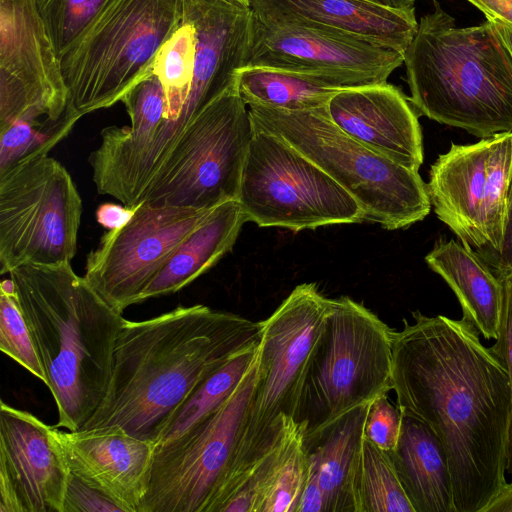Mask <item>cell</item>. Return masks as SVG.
Returning a JSON list of instances; mask_svg holds the SVG:
<instances>
[{"mask_svg": "<svg viewBox=\"0 0 512 512\" xmlns=\"http://www.w3.org/2000/svg\"><path fill=\"white\" fill-rule=\"evenodd\" d=\"M403 54L336 29L252 12L244 67L366 74L387 82Z\"/></svg>", "mask_w": 512, "mask_h": 512, "instance_id": "16", "label": "cell"}, {"mask_svg": "<svg viewBox=\"0 0 512 512\" xmlns=\"http://www.w3.org/2000/svg\"><path fill=\"white\" fill-rule=\"evenodd\" d=\"M480 11L487 20H500L512 25V0H467Z\"/></svg>", "mask_w": 512, "mask_h": 512, "instance_id": "40", "label": "cell"}, {"mask_svg": "<svg viewBox=\"0 0 512 512\" xmlns=\"http://www.w3.org/2000/svg\"><path fill=\"white\" fill-rule=\"evenodd\" d=\"M371 75L290 71L269 67H244L237 71L238 92L248 105L281 110H307L326 106L338 92L382 84Z\"/></svg>", "mask_w": 512, "mask_h": 512, "instance_id": "25", "label": "cell"}, {"mask_svg": "<svg viewBox=\"0 0 512 512\" xmlns=\"http://www.w3.org/2000/svg\"><path fill=\"white\" fill-rule=\"evenodd\" d=\"M197 36L192 21L184 15L171 36L162 44L152 64L165 92L163 122L175 121L189 96L196 55Z\"/></svg>", "mask_w": 512, "mask_h": 512, "instance_id": "29", "label": "cell"}, {"mask_svg": "<svg viewBox=\"0 0 512 512\" xmlns=\"http://www.w3.org/2000/svg\"><path fill=\"white\" fill-rule=\"evenodd\" d=\"M237 201L248 221L293 231L364 221L358 202L282 138L254 130Z\"/></svg>", "mask_w": 512, "mask_h": 512, "instance_id": "12", "label": "cell"}, {"mask_svg": "<svg viewBox=\"0 0 512 512\" xmlns=\"http://www.w3.org/2000/svg\"><path fill=\"white\" fill-rule=\"evenodd\" d=\"M371 403L334 422L310 446V471L316 474L324 512H355L354 487Z\"/></svg>", "mask_w": 512, "mask_h": 512, "instance_id": "26", "label": "cell"}, {"mask_svg": "<svg viewBox=\"0 0 512 512\" xmlns=\"http://www.w3.org/2000/svg\"><path fill=\"white\" fill-rule=\"evenodd\" d=\"M0 350L46 385L47 377L11 278L0 284Z\"/></svg>", "mask_w": 512, "mask_h": 512, "instance_id": "31", "label": "cell"}, {"mask_svg": "<svg viewBox=\"0 0 512 512\" xmlns=\"http://www.w3.org/2000/svg\"><path fill=\"white\" fill-rule=\"evenodd\" d=\"M124 512L101 491L70 473L63 501V512Z\"/></svg>", "mask_w": 512, "mask_h": 512, "instance_id": "36", "label": "cell"}, {"mask_svg": "<svg viewBox=\"0 0 512 512\" xmlns=\"http://www.w3.org/2000/svg\"><path fill=\"white\" fill-rule=\"evenodd\" d=\"M184 0H113L60 57L75 120L108 108L152 73L157 51L183 20Z\"/></svg>", "mask_w": 512, "mask_h": 512, "instance_id": "6", "label": "cell"}, {"mask_svg": "<svg viewBox=\"0 0 512 512\" xmlns=\"http://www.w3.org/2000/svg\"><path fill=\"white\" fill-rule=\"evenodd\" d=\"M213 209L139 204L125 226L108 230L87 255L83 277L105 302L123 313L137 304L178 246Z\"/></svg>", "mask_w": 512, "mask_h": 512, "instance_id": "15", "label": "cell"}, {"mask_svg": "<svg viewBox=\"0 0 512 512\" xmlns=\"http://www.w3.org/2000/svg\"><path fill=\"white\" fill-rule=\"evenodd\" d=\"M54 426L0 404V512H63L70 475Z\"/></svg>", "mask_w": 512, "mask_h": 512, "instance_id": "17", "label": "cell"}, {"mask_svg": "<svg viewBox=\"0 0 512 512\" xmlns=\"http://www.w3.org/2000/svg\"><path fill=\"white\" fill-rule=\"evenodd\" d=\"M480 512H512V482L503 484Z\"/></svg>", "mask_w": 512, "mask_h": 512, "instance_id": "41", "label": "cell"}, {"mask_svg": "<svg viewBox=\"0 0 512 512\" xmlns=\"http://www.w3.org/2000/svg\"><path fill=\"white\" fill-rule=\"evenodd\" d=\"M334 124L374 152L418 172L423 142L405 95L387 82L342 90L326 105Z\"/></svg>", "mask_w": 512, "mask_h": 512, "instance_id": "20", "label": "cell"}, {"mask_svg": "<svg viewBox=\"0 0 512 512\" xmlns=\"http://www.w3.org/2000/svg\"><path fill=\"white\" fill-rule=\"evenodd\" d=\"M136 207H128L115 203H102L96 209V221L108 230L119 229L125 226L134 216Z\"/></svg>", "mask_w": 512, "mask_h": 512, "instance_id": "38", "label": "cell"}, {"mask_svg": "<svg viewBox=\"0 0 512 512\" xmlns=\"http://www.w3.org/2000/svg\"><path fill=\"white\" fill-rule=\"evenodd\" d=\"M355 512H415L388 452L364 437L354 487Z\"/></svg>", "mask_w": 512, "mask_h": 512, "instance_id": "28", "label": "cell"}, {"mask_svg": "<svg viewBox=\"0 0 512 512\" xmlns=\"http://www.w3.org/2000/svg\"><path fill=\"white\" fill-rule=\"evenodd\" d=\"M262 17L295 19L356 35L400 52L414 38L415 9H395L372 0H249Z\"/></svg>", "mask_w": 512, "mask_h": 512, "instance_id": "21", "label": "cell"}, {"mask_svg": "<svg viewBox=\"0 0 512 512\" xmlns=\"http://www.w3.org/2000/svg\"><path fill=\"white\" fill-rule=\"evenodd\" d=\"M478 255L500 279L512 277V175L507 196L505 223L500 246L494 252Z\"/></svg>", "mask_w": 512, "mask_h": 512, "instance_id": "37", "label": "cell"}, {"mask_svg": "<svg viewBox=\"0 0 512 512\" xmlns=\"http://www.w3.org/2000/svg\"><path fill=\"white\" fill-rule=\"evenodd\" d=\"M374 2L380 3L384 6L395 8V9H409L414 7L416 0H373Z\"/></svg>", "mask_w": 512, "mask_h": 512, "instance_id": "43", "label": "cell"}, {"mask_svg": "<svg viewBox=\"0 0 512 512\" xmlns=\"http://www.w3.org/2000/svg\"><path fill=\"white\" fill-rule=\"evenodd\" d=\"M329 307L330 298L323 296L315 283H304L260 322L258 382L235 466L220 497L275 438L286 417L298 422L303 385Z\"/></svg>", "mask_w": 512, "mask_h": 512, "instance_id": "9", "label": "cell"}, {"mask_svg": "<svg viewBox=\"0 0 512 512\" xmlns=\"http://www.w3.org/2000/svg\"><path fill=\"white\" fill-rule=\"evenodd\" d=\"M67 107L60 59L35 0H0V131L16 121L74 126Z\"/></svg>", "mask_w": 512, "mask_h": 512, "instance_id": "14", "label": "cell"}, {"mask_svg": "<svg viewBox=\"0 0 512 512\" xmlns=\"http://www.w3.org/2000/svg\"><path fill=\"white\" fill-rule=\"evenodd\" d=\"M247 217L237 200L215 207L178 246L140 294L137 304L178 292L212 268L234 246Z\"/></svg>", "mask_w": 512, "mask_h": 512, "instance_id": "24", "label": "cell"}, {"mask_svg": "<svg viewBox=\"0 0 512 512\" xmlns=\"http://www.w3.org/2000/svg\"><path fill=\"white\" fill-rule=\"evenodd\" d=\"M373 1V0H372Z\"/></svg>", "mask_w": 512, "mask_h": 512, "instance_id": "45", "label": "cell"}, {"mask_svg": "<svg viewBox=\"0 0 512 512\" xmlns=\"http://www.w3.org/2000/svg\"><path fill=\"white\" fill-rule=\"evenodd\" d=\"M501 280L504 286V302L500 332L490 349L502 361L509 377L511 409L506 441V472L512 475V277Z\"/></svg>", "mask_w": 512, "mask_h": 512, "instance_id": "35", "label": "cell"}, {"mask_svg": "<svg viewBox=\"0 0 512 512\" xmlns=\"http://www.w3.org/2000/svg\"><path fill=\"white\" fill-rule=\"evenodd\" d=\"M391 329L392 390L397 405L441 441L456 512H480L506 483L511 409L508 372L462 317L412 312Z\"/></svg>", "mask_w": 512, "mask_h": 512, "instance_id": "1", "label": "cell"}, {"mask_svg": "<svg viewBox=\"0 0 512 512\" xmlns=\"http://www.w3.org/2000/svg\"><path fill=\"white\" fill-rule=\"evenodd\" d=\"M491 22L495 25L503 42L505 43L506 47L508 48L509 52L512 55V25L500 20H493Z\"/></svg>", "mask_w": 512, "mask_h": 512, "instance_id": "42", "label": "cell"}, {"mask_svg": "<svg viewBox=\"0 0 512 512\" xmlns=\"http://www.w3.org/2000/svg\"><path fill=\"white\" fill-rule=\"evenodd\" d=\"M184 15L195 26L197 45L192 86L181 114L166 122L178 139L200 112L236 82L248 49L252 10L235 0H184Z\"/></svg>", "mask_w": 512, "mask_h": 512, "instance_id": "18", "label": "cell"}, {"mask_svg": "<svg viewBox=\"0 0 512 512\" xmlns=\"http://www.w3.org/2000/svg\"><path fill=\"white\" fill-rule=\"evenodd\" d=\"M113 0H35L58 57L73 45Z\"/></svg>", "mask_w": 512, "mask_h": 512, "instance_id": "32", "label": "cell"}, {"mask_svg": "<svg viewBox=\"0 0 512 512\" xmlns=\"http://www.w3.org/2000/svg\"><path fill=\"white\" fill-rule=\"evenodd\" d=\"M391 370V328L350 297L330 299L300 398L306 446L346 413L388 394Z\"/></svg>", "mask_w": 512, "mask_h": 512, "instance_id": "7", "label": "cell"}, {"mask_svg": "<svg viewBox=\"0 0 512 512\" xmlns=\"http://www.w3.org/2000/svg\"><path fill=\"white\" fill-rule=\"evenodd\" d=\"M428 266L457 296L463 318L484 339H497L504 302L503 281L471 248L454 240L440 241L425 256Z\"/></svg>", "mask_w": 512, "mask_h": 512, "instance_id": "23", "label": "cell"}, {"mask_svg": "<svg viewBox=\"0 0 512 512\" xmlns=\"http://www.w3.org/2000/svg\"><path fill=\"white\" fill-rule=\"evenodd\" d=\"M82 199L66 168L34 154L0 172V273L71 263Z\"/></svg>", "mask_w": 512, "mask_h": 512, "instance_id": "11", "label": "cell"}, {"mask_svg": "<svg viewBox=\"0 0 512 512\" xmlns=\"http://www.w3.org/2000/svg\"><path fill=\"white\" fill-rule=\"evenodd\" d=\"M258 356L218 408L178 437L155 446L138 512H213L235 466L248 421L259 376Z\"/></svg>", "mask_w": 512, "mask_h": 512, "instance_id": "8", "label": "cell"}, {"mask_svg": "<svg viewBox=\"0 0 512 512\" xmlns=\"http://www.w3.org/2000/svg\"><path fill=\"white\" fill-rule=\"evenodd\" d=\"M310 468L304 428L275 467L259 512H297Z\"/></svg>", "mask_w": 512, "mask_h": 512, "instance_id": "30", "label": "cell"}, {"mask_svg": "<svg viewBox=\"0 0 512 512\" xmlns=\"http://www.w3.org/2000/svg\"><path fill=\"white\" fill-rule=\"evenodd\" d=\"M260 322L203 304L126 320L107 392L80 430L113 428L154 443L195 386L260 342Z\"/></svg>", "mask_w": 512, "mask_h": 512, "instance_id": "2", "label": "cell"}, {"mask_svg": "<svg viewBox=\"0 0 512 512\" xmlns=\"http://www.w3.org/2000/svg\"><path fill=\"white\" fill-rule=\"evenodd\" d=\"M396 448L389 452L403 489L415 512H456L444 447L434 431L402 412Z\"/></svg>", "mask_w": 512, "mask_h": 512, "instance_id": "22", "label": "cell"}, {"mask_svg": "<svg viewBox=\"0 0 512 512\" xmlns=\"http://www.w3.org/2000/svg\"><path fill=\"white\" fill-rule=\"evenodd\" d=\"M258 353L259 343L238 353L202 379L176 409L156 445L178 437L218 408L237 387Z\"/></svg>", "mask_w": 512, "mask_h": 512, "instance_id": "27", "label": "cell"}, {"mask_svg": "<svg viewBox=\"0 0 512 512\" xmlns=\"http://www.w3.org/2000/svg\"><path fill=\"white\" fill-rule=\"evenodd\" d=\"M512 175V131L469 145L451 144L429 172L436 216L478 254L501 243Z\"/></svg>", "mask_w": 512, "mask_h": 512, "instance_id": "13", "label": "cell"}, {"mask_svg": "<svg viewBox=\"0 0 512 512\" xmlns=\"http://www.w3.org/2000/svg\"><path fill=\"white\" fill-rule=\"evenodd\" d=\"M248 112L254 130L282 138L350 193L364 221L396 230L430 213L428 185L419 173L351 138L329 118L326 106L291 111L248 105Z\"/></svg>", "mask_w": 512, "mask_h": 512, "instance_id": "5", "label": "cell"}, {"mask_svg": "<svg viewBox=\"0 0 512 512\" xmlns=\"http://www.w3.org/2000/svg\"><path fill=\"white\" fill-rule=\"evenodd\" d=\"M297 512H324V498L318 478L310 471Z\"/></svg>", "mask_w": 512, "mask_h": 512, "instance_id": "39", "label": "cell"}, {"mask_svg": "<svg viewBox=\"0 0 512 512\" xmlns=\"http://www.w3.org/2000/svg\"><path fill=\"white\" fill-rule=\"evenodd\" d=\"M66 135L16 121L0 131V172L34 154H48Z\"/></svg>", "mask_w": 512, "mask_h": 512, "instance_id": "33", "label": "cell"}, {"mask_svg": "<svg viewBox=\"0 0 512 512\" xmlns=\"http://www.w3.org/2000/svg\"><path fill=\"white\" fill-rule=\"evenodd\" d=\"M403 56L421 114L480 138L512 131V55L491 21L457 27L434 1Z\"/></svg>", "mask_w": 512, "mask_h": 512, "instance_id": "4", "label": "cell"}, {"mask_svg": "<svg viewBox=\"0 0 512 512\" xmlns=\"http://www.w3.org/2000/svg\"><path fill=\"white\" fill-rule=\"evenodd\" d=\"M235 1H237V2H239L241 4H244V5L250 6L249 5V0H235Z\"/></svg>", "mask_w": 512, "mask_h": 512, "instance_id": "44", "label": "cell"}, {"mask_svg": "<svg viewBox=\"0 0 512 512\" xmlns=\"http://www.w3.org/2000/svg\"><path fill=\"white\" fill-rule=\"evenodd\" d=\"M58 410L57 428L80 430L101 404L126 319L71 263L9 272Z\"/></svg>", "mask_w": 512, "mask_h": 512, "instance_id": "3", "label": "cell"}, {"mask_svg": "<svg viewBox=\"0 0 512 512\" xmlns=\"http://www.w3.org/2000/svg\"><path fill=\"white\" fill-rule=\"evenodd\" d=\"M402 411L382 395L371 402L367 413L364 437L385 452H392L399 441Z\"/></svg>", "mask_w": 512, "mask_h": 512, "instance_id": "34", "label": "cell"}, {"mask_svg": "<svg viewBox=\"0 0 512 512\" xmlns=\"http://www.w3.org/2000/svg\"><path fill=\"white\" fill-rule=\"evenodd\" d=\"M236 82L190 123L141 203L213 209L237 200L254 129Z\"/></svg>", "mask_w": 512, "mask_h": 512, "instance_id": "10", "label": "cell"}, {"mask_svg": "<svg viewBox=\"0 0 512 512\" xmlns=\"http://www.w3.org/2000/svg\"><path fill=\"white\" fill-rule=\"evenodd\" d=\"M53 432L70 473L124 512H138L148 488L154 443L113 428L63 432L54 426Z\"/></svg>", "mask_w": 512, "mask_h": 512, "instance_id": "19", "label": "cell"}]
</instances>
